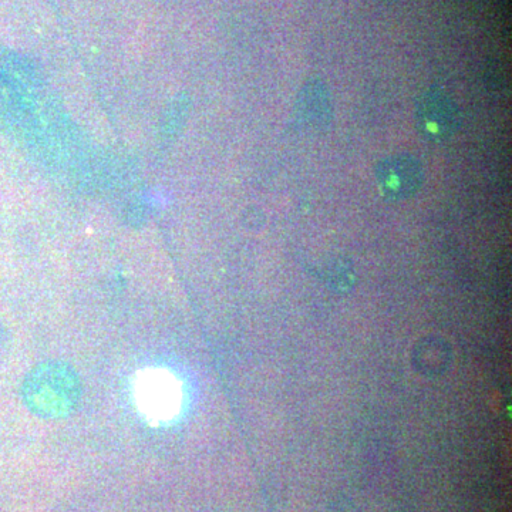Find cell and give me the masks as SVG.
Returning a JSON list of instances; mask_svg holds the SVG:
<instances>
[{
	"label": "cell",
	"instance_id": "cell-1",
	"mask_svg": "<svg viewBox=\"0 0 512 512\" xmlns=\"http://www.w3.org/2000/svg\"><path fill=\"white\" fill-rule=\"evenodd\" d=\"M138 409L153 421L174 419L183 403L180 383L163 369H147L136 380Z\"/></svg>",
	"mask_w": 512,
	"mask_h": 512
},
{
	"label": "cell",
	"instance_id": "cell-3",
	"mask_svg": "<svg viewBox=\"0 0 512 512\" xmlns=\"http://www.w3.org/2000/svg\"><path fill=\"white\" fill-rule=\"evenodd\" d=\"M376 177L380 191L394 200L416 194L424 180L419 161L410 156L386 158L377 167Z\"/></svg>",
	"mask_w": 512,
	"mask_h": 512
},
{
	"label": "cell",
	"instance_id": "cell-2",
	"mask_svg": "<svg viewBox=\"0 0 512 512\" xmlns=\"http://www.w3.org/2000/svg\"><path fill=\"white\" fill-rule=\"evenodd\" d=\"M416 120L424 137L433 141L447 140L460 124L456 104L437 92L424 94L417 104Z\"/></svg>",
	"mask_w": 512,
	"mask_h": 512
}]
</instances>
